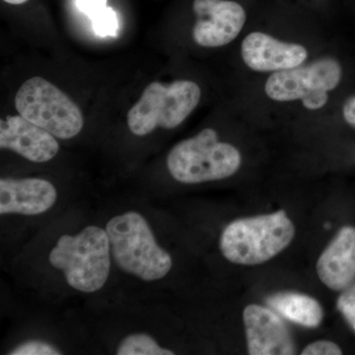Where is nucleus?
Segmentation results:
<instances>
[{
  "instance_id": "obj_1",
  "label": "nucleus",
  "mask_w": 355,
  "mask_h": 355,
  "mask_svg": "<svg viewBox=\"0 0 355 355\" xmlns=\"http://www.w3.org/2000/svg\"><path fill=\"white\" fill-rule=\"evenodd\" d=\"M106 231L112 257L123 272L144 282H154L171 270V256L159 246L150 226L137 212L113 217Z\"/></svg>"
},
{
  "instance_id": "obj_2",
  "label": "nucleus",
  "mask_w": 355,
  "mask_h": 355,
  "mask_svg": "<svg viewBox=\"0 0 355 355\" xmlns=\"http://www.w3.org/2000/svg\"><path fill=\"white\" fill-rule=\"evenodd\" d=\"M294 236L295 226L282 209L231 222L222 232L220 250L236 265H261L282 253Z\"/></svg>"
},
{
  "instance_id": "obj_3",
  "label": "nucleus",
  "mask_w": 355,
  "mask_h": 355,
  "mask_svg": "<svg viewBox=\"0 0 355 355\" xmlns=\"http://www.w3.org/2000/svg\"><path fill=\"white\" fill-rule=\"evenodd\" d=\"M111 246L107 231L90 225L76 236L62 235L49 257L64 272L72 288L86 293L100 291L109 279Z\"/></svg>"
},
{
  "instance_id": "obj_4",
  "label": "nucleus",
  "mask_w": 355,
  "mask_h": 355,
  "mask_svg": "<svg viewBox=\"0 0 355 355\" xmlns=\"http://www.w3.org/2000/svg\"><path fill=\"white\" fill-rule=\"evenodd\" d=\"M239 150L219 141L214 128H205L196 137L184 139L168 154L167 167L176 181L200 184L233 176L241 166Z\"/></svg>"
},
{
  "instance_id": "obj_5",
  "label": "nucleus",
  "mask_w": 355,
  "mask_h": 355,
  "mask_svg": "<svg viewBox=\"0 0 355 355\" xmlns=\"http://www.w3.org/2000/svg\"><path fill=\"white\" fill-rule=\"evenodd\" d=\"M202 90L191 80H177L171 84H149L139 102L128 114V125L133 135L144 137L162 128L172 130L197 108Z\"/></svg>"
},
{
  "instance_id": "obj_6",
  "label": "nucleus",
  "mask_w": 355,
  "mask_h": 355,
  "mask_svg": "<svg viewBox=\"0 0 355 355\" xmlns=\"http://www.w3.org/2000/svg\"><path fill=\"white\" fill-rule=\"evenodd\" d=\"M15 107L20 116L58 139H72L83 128L79 107L42 77H33L22 84L15 96Z\"/></svg>"
},
{
  "instance_id": "obj_7",
  "label": "nucleus",
  "mask_w": 355,
  "mask_h": 355,
  "mask_svg": "<svg viewBox=\"0 0 355 355\" xmlns=\"http://www.w3.org/2000/svg\"><path fill=\"white\" fill-rule=\"evenodd\" d=\"M342 76V65L336 58H319L309 64L273 72L266 80V94L277 102L300 100L306 109L315 111L326 106L329 92L338 87Z\"/></svg>"
},
{
  "instance_id": "obj_8",
  "label": "nucleus",
  "mask_w": 355,
  "mask_h": 355,
  "mask_svg": "<svg viewBox=\"0 0 355 355\" xmlns=\"http://www.w3.org/2000/svg\"><path fill=\"white\" fill-rule=\"evenodd\" d=\"M197 21L193 38L205 48H219L234 41L246 23V11L232 0H195Z\"/></svg>"
},
{
  "instance_id": "obj_9",
  "label": "nucleus",
  "mask_w": 355,
  "mask_h": 355,
  "mask_svg": "<svg viewBox=\"0 0 355 355\" xmlns=\"http://www.w3.org/2000/svg\"><path fill=\"white\" fill-rule=\"evenodd\" d=\"M248 352L251 355H291L295 343L282 318L263 306L248 305L243 312Z\"/></svg>"
},
{
  "instance_id": "obj_10",
  "label": "nucleus",
  "mask_w": 355,
  "mask_h": 355,
  "mask_svg": "<svg viewBox=\"0 0 355 355\" xmlns=\"http://www.w3.org/2000/svg\"><path fill=\"white\" fill-rule=\"evenodd\" d=\"M241 55L245 64L258 72H277L303 64L308 51L299 44L286 43L270 35L253 32L243 40Z\"/></svg>"
},
{
  "instance_id": "obj_11",
  "label": "nucleus",
  "mask_w": 355,
  "mask_h": 355,
  "mask_svg": "<svg viewBox=\"0 0 355 355\" xmlns=\"http://www.w3.org/2000/svg\"><path fill=\"white\" fill-rule=\"evenodd\" d=\"M0 147L36 163L48 162L60 150L51 133L20 114L7 116L0 123Z\"/></svg>"
},
{
  "instance_id": "obj_12",
  "label": "nucleus",
  "mask_w": 355,
  "mask_h": 355,
  "mask_svg": "<svg viewBox=\"0 0 355 355\" xmlns=\"http://www.w3.org/2000/svg\"><path fill=\"white\" fill-rule=\"evenodd\" d=\"M55 186L38 178L0 180V214L38 216L48 211L57 202Z\"/></svg>"
},
{
  "instance_id": "obj_13",
  "label": "nucleus",
  "mask_w": 355,
  "mask_h": 355,
  "mask_svg": "<svg viewBox=\"0 0 355 355\" xmlns=\"http://www.w3.org/2000/svg\"><path fill=\"white\" fill-rule=\"evenodd\" d=\"M320 280L334 291H343L355 282V228L338 231L317 261Z\"/></svg>"
},
{
  "instance_id": "obj_14",
  "label": "nucleus",
  "mask_w": 355,
  "mask_h": 355,
  "mask_svg": "<svg viewBox=\"0 0 355 355\" xmlns=\"http://www.w3.org/2000/svg\"><path fill=\"white\" fill-rule=\"evenodd\" d=\"M266 302L288 321L305 328H318L323 321L324 311L319 301L306 294L279 292L266 299Z\"/></svg>"
},
{
  "instance_id": "obj_15",
  "label": "nucleus",
  "mask_w": 355,
  "mask_h": 355,
  "mask_svg": "<svg viewBox=\"0 0 355 355\" xmlns=\"http://www.w3.org/2000/svg\"><path fill=\"white\" fill-rule=\"evenodd\" d=\"M108 0H76V8L88 16L96 36H118L119 19L116 11L108 6Z\"/></svg>"
},
{
  "instance_id": "obj_16",
  "label": "nucleus",
  "mask_w": 355,
  "mask_h": 355,
  "mask_svg": "<svg viewBox=\"0 0 355 355\" xmlns=\"http://www.w3.org/2000/svg\"><path fill=\"white\" fill-rule=\"evenodd\" d=\"M118 355H173L172 350L159 347L154 338L146 334H135L121 340Z\"/></svg>"
},
{
  "instance_id": "obj_17",
  "label": "nucleus",
  "mask_w": 355,
  "mask_h": 355,
  "mask_svg": "<svg viewBox=\"0 0 355 355\" xmlns=\"http://www.w3.org/2000/svg\"><path fill=\"white\" fill-rule=\"evenodd\" d=\"M336 308L355 331V282L343 291L336 301Z\"/></svg>"
},
{
  "instance_id": "obj_18",
  "label": "nucleus",
  "mask_w": 355,
  "mask_h": 355,
  "mask_svg": "<svg viewBox=\"0 0 355 355\" xmlns=\"http://www.w3.org/2000/svg\"><path fill=\"white\" fill-rule=\"evenodd\" d=\"M11 355H58L62 352L53 347L51 343L42 342V340H29L18 345L12 352H9Z\"/></svg>"
},
{
  "instance_id": "obj_19",
  "label": "nucleus",
  "mask_w": 355,
  "mask_h": 355,
  "mask_svg": "<svg viewBox=\"0 0 355 355\" xmlns=\"http://www.w3.org/2000/svg\"><path fill=\"white\" fill-rule=\"evenodd\" d=\"M302 355H340L343 350L330 340H317L308 345L301 352Z\"/></svg>"
},
{
  "instance_id": "obj_20",
  "label": "nucleus",
  "mask_w": 355,
  "mask_h": 355,
  "mask_svg": "<svg viewBox=\"0 0 355 355\" xmlns=\"http://www.w3.org/2000/svg\"><path fill=\"white\" fill-rule=\"evenodd\" d=\"M343 116L345 123L355 130V94L350 96L343 104Z\"/></svg>"
},
{
  "instance_id": "obj_21",
  "label": "nucleus",
  "mask_w": 355,
  "mask_h": 355,
  "mask_svg": "<svg viewBox=\"0 0 355 355\" xmlns=\"http://www.w3.org/2000/svg\"><path fill=\"white\" fill-rule=\"evenodd\" d=\"M3 1L12 6H20V4H24L28 0H3Z\"/></svg>"
}]
</instances>
